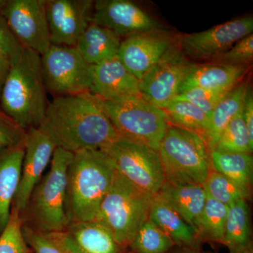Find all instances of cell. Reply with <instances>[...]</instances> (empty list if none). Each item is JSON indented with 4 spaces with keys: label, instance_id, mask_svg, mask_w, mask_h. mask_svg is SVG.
<instances>
[{
    "label": "cell",
    "instance_id": "6da1fadb",
    "mask_svg": "<svg viewBox=\"0 0 253 253\" xmlns=\"http://www.w3.org/2000/svg\"><path fill=\"white\" fill-rule=\"evenodd\" d=\"M38 128L56 148L73 154L104 149L119 137L99 98L89 91L56 96L48 103Z\"/></svg>",
    "mask_w": 253,
    "mask_h": 253
},
{
    "label": "cell",
    "instance_id": "7a4b0ae2",
    "mask_svg": "<svg viewBox=\"0 0 253 253\" xmlns=\"http://www.w3.org/2000/svg\"><path fill=\"white\" fill-rule=\"evenodd\" d=\"M116 172L112 159L102 150L73 154L66 172L64 207L68 224L94 220Z\"/></svg>",
    "mask_w": 253,
    "mask_h": 253
},
{
    "label": "cell",
    "instance_id": "3957f363",
    "mask_svg": "<svg viewBox=\"0 0 253 253\" xmlns=\"http://www.w3.org/2000/svg\"><path fill=\"white\" fill-rule=\"evenodd\" d=\"M41 68V56L24 48L11 66L1 94L2 113L23 130L38 127L48 103Z\"/></svg>",
    "mask_w": 253,
    "mask_h": 253
},
{
    "label": "cell",
    "instance_id": "277c9868",
    "mask_svg": "<svg viewBox=\"0 0 253 253\" xmlns=\"http://www.w3.org/2000/svg\"><path fill=\"white\" fill-rule=\"evenodd\" d=\"M73 153L56 148L49 172L41 178L19 212L23 227L42 234L61 232L68 223L65 212L66 172Z\"/></svg>",
    "mask_w": 253,
    "mask_h": 253
},
{
    "label": "cell",
    "instance_id": "5b68a950",
    "mask_svg": "<svg viewBox=\"0 0 253 253\" xmlns=\"http://www.w3.org/2000/svg\"><path fill=\"white\" fill-rule=\"evenodd\" d=\"M166 181L203 185L212 169L211 150L202 136L168 124L158 149Z\"/></svg>",
    "mask_w": 253,
    "mask_h": 253
},
{
    "label": "cell",
    "instance_id": "8992f818",
    "mask_svg": "<svg viewBox=\"0 0 253 253\" xmlns=\"http://www.w3.org/2000/svg\"><path fill=\"white\" fill-rule=\"evenodd\" d=\"M151 199L117 171L94 220L104 225L120 246L127 249L149 219Z\"/></svg>",
    "mask_w": 253,
    "mask_h": 253
},
{
    "label": "cell",
    "instance_id": "52a82bcc",
    "mask_svg": "<svg viewBox=\"0 0 253 253\" xmlns=\"http://www.w3.org/2000/svg\"><path fill=\"white\" fill-rule=\"evenodd\" d=\"M99 100L119 137L158 151L169 124L163 109L150 104L141 95Z\"/></svg>",
    "mask_w": 253,
    "mask_h": 253
},
{
    "label": "cell",
    "instance_id": "ba28073f",
    "mask_svg": "<svg viewBox=\"0 0 253 253\" xmlns=\"http://www.w3.org/2000/svg\"><path fill=\"white\" fill-rule=\"evenodd\" d=\"M101 150L132 185L151 198L158 194L166 178L158 151L121 137Z\"/></svg>",
    "mask_w": 253,
    "mask_h": 253
},
{
    "label": "cell",
    "instance_id": "9c48e42d",
    "mask_svg": "<svg viewBox=\"0 0 253 253\" xmlns=\"http://www.w3.org/2000/svg\"><path fill=\"white\" fill-rule=\"evenodd\" d=\"M41 68L46 90L56 96L89 91L92 66L75 46L51 44L41 55Z\"/></svg>",
    "mask_w": 253,
    "mask_h": 253
},
{
    "label": "cell",
    "instance_id": "30bf717a",
    "mask_svg": "<svg viewBox=\"0 0 253 253\" xmlns=\"http://www.w3.org/2000/svg\"><path fill=\"white\" fill-rule=\"evenodd\" d=\"M46 0H6L0 10L23 48L42 55L51 46Z\"/></svg>",
    "mask_w": 253,
    "mask_h": 253
},
{
    "label": "cell",
    "instance_id": "8fae6325",
    "mask_svg": "<svg viewBox=\"0 0 253 253\" xmlns=\"http://www.w3.org/2000/svg\"><path fill=\"white\" fill-rule=\"evenodd\" d=\"M194 64L179 46H173L141 80V96L150 104L164 109L179 94L181 83Z\"/></svg>",
    "mask_w": 253,
    "mask_h": 253
},
{
    "label": "cell",
    "instance_id": "7c38bea8",
    "mask_svg": "<svg viewBox=\"0 0 253 253\" xmlns=\"http://www.w3.org/2000/svg\"><path fill=\"white\" fill-rule=\"evenodd\" d=\"M253 31V16H244L206 31L184 35L178 46L188 57L211 61L230 49L240 40L252 34Z\"/></svg>",
    "mask_w": 253,
    "mask_h": 253
},
{
    "label": "cell",
    "instance_id": "4fadbf2b",
    "mask_svg": "<svg viewBox=\"0 0 253 253\" xmlns=\"http://www.w3.org/2000/svg\"><path fill=\"white\" fill-rule=\"evenodd\" d=\"M92 0H46L51 44L76 46L92 22Z\"/></svg>",
    "mask_w": 253,
    "mask_h": 253
},
{
    "label": "cell",
    "instance_id": "5bb4252c",
    "mask_svg": "<svg viewBox=\"0 0 253 253\" xmlns=\"http://www.w3.org/2000/svg\"><path fill=\"white\" fill-rule=\"evenodd\" d=\"M92 22L111 30L121 38L162 31L164 28L137 4L128 0L95 1Z\"/></svg>",
    "mask_w": 253,
    "mask_h": 253
},
{
    "label": "cell",
    "instance_id": "9a60e30c",
    "mask_svg": "<svg viewBox=\"0 0 253 253\" xmlns=\"http://www.w3.org/2000/svg\"><path fill=\"white\" fill-rule=\"evenodd\" d=\"M176 45L166 31L138 33L121 41L118 59L139 81L163 56Z\"/></svg>",
    "mask_w": 253,
    "mask_h": 253
},
{
    "label": "cell",
    "instance_id": "2e32d148",
    "mask_svg": "<svg viewBox=\"0 0 253 253\" xmlns=\"http://www.w3.org/2000/svg\"><path fill=\"white\" fill-rule=\"evenodd\" d=\"M24 146L21 178L11 206L19 212L26 206L32 191L42 177L56 149L49 136L38 127L26 130Z\"/></svg>",
    "mask_w": 253,
    "mask_h": 253
},
{
    "label": "cell",
    "instance_id": "e0dca14e",
    "mask_svg": "<svg viewBox=\"0 0 253 253\" xmlns=\"http://www.w3.org/2000/svg\"><path fill=\"white\" fill-rule=\"evenodd\" d=\"M51 234L70 253H127L96 220L71 223L61 232Z\"/></svg>",
    "mask_w": 253,
    "mask_h": 253
},
{
    "label": "cell",
    "instance_id": "ac0fdd59",
    "mask_svg": "<svg viewBox=\"0 0 253 253\" xmlns=\"http://www.w3.org/2000/svg\"><path fill=\"white\" fill-rule=\"evenodd\" d=\"M89 92L103 100L141 95L140 81L116 57L92 66Z\"/></svg>",
    "mask_w": 253,
    "mask_h": 253
},
{
    "label": "cell",
    "instance_id": "d6986e66",
    "mask_svg": "<svg viewBox=\"0 0 253 253\" xmlns=\"http://www.w3.org/2000/svg\"><path fill=\"white\" fill-rule=\"evenodd\" d=\"M248 66L208 63L194 64L181 83L179 94L193 88L229 91L239 84L247 73Z\"/></svg>",
    "mask_w": 253,
    "mask_h": 253
},
{
    "label": "cell",
    "instance_id": "ffe728a7",
    "mask_svg": "<svg viewBox=\"0 0 253 253\" xmlns=\"http://www.w3.org/2000/svg\"><path fill=\"white\" fill-rule=\"evenodd\" d=\"M24 140L0 151V236L7 225L21 178Z\"/></svg>",
    "mask_w": 253,
    "mask_h": 253
},
{
    "label": "cell",
    "instance_id": "44dd1931",
    "mask_svg": "<svg viewBox=\"0 0 253 253\" xmlns=\"http://www.w3.org/2000/svg\"><path fill=\"white\" fill-rule=\"evenodd\" d=\"M149 219L172 240L175 246H201V241L194 228L158 194L151 198Z\"/></svg>",
    "mask_w": 253,
    "mask_h": 253
},
{
    "label": "cell",
    "instance_id": "7402d4cb",
    "mask_svg": "<svg viewBox=\"0 0 253 253\" xmlns=\"http://www.w3.org/2000/svg\"><path fill=\"white\" fill-rule=\"evenodd\" d=\"M158 195L172 206L196 232L207 200L203 185L173 184L165 181Z\"/></svg>",
    "mask_w": 253,
    "mask_h": 253
},
{
    "label": "cell",
    "instance_id": "603a6c76",
    "mask_svg": "<svg viewBox=\"0 0 253 253\" xmlns=\"http://www.w3.org/2000/svg\"><path fill=\"white\" fill-rule=\"evenodd\" d=\"M121 41L111 30L91 22L75 47L88 64L96 66L117 57Z\"/></svg>",
    "mask_w": 253,
    "mask_h": 253
},
{
    "label": "cell",
    "instance_id": "cb8c5ba5",
    "mask_svg": "<svg viewBox=\"0 0 253 253\" xmlns=\"http://www.w3.org/2000/svg\"><path fill=\"white\" fill-rule=\"evenodd\" d=\"M247 86L246 83H239L228 91L213 109L210 119L209 132L206 139L211 151L215 148L219 136L224 128L233 118L242 111Z\"/></svg>",
    "mask_w": 253,
    "mask_h": 253
},
{
    "label": "cell",
    "instance_id": "d4e9b609",
    "mask_svg": "<svg viewBox=\"0 0 253 253\" xmlns=\"http://www.w3.org/2000/svg\"><path fill=\"white\" fill-rule=\"evenodd\" d=\"M224 245L229 249L230 253H239L253 249L250 210L247 201H240L229 206Z\"/></svg>",
    "mask_w": 253,
    "mask_h": 253
},
{
    "label": "cell",
    "instance_id": "484cf974",
    "mask_svg": "<svg viewBox=\"0 0 253 253\" xmlns=\"http://www.w3.org/2000/svg\"><path fill=\"white\" fill-rule=\"evenodd\" d=\"M211 157L213 170L251 189L253 178L252 154L214 149L211 151Z\"/></svg>",
    "mask_w": 253,
    "mask_h": 253
},
{
    "label": "cell",
    "instance_id": "4316f807",
    "mask_svg": "<svg viewBox=\"0 0 253 253\" xmlns=\"http://www.w3.org/2000/svg\"><path fill=\"white\" fill-rule=\"evenodd\" d=\"M163 110L167 116L169 124L194 131L206 141L211 120L202 110L180 100H172Z\"/></svg>",
    "mask_w": 253,
    "mask_h": 253
},
{
    "label": "cell",
    "instance_id": "83f0119b",
    "mask_svg": "<svg viewBox=\"0 0 253 253\" xmlns=\"http://www.w3.org/2000/svg\"><path fill=\"white\" fill-rule=\"evenodd\" d=\"M228 211L229 206L207 196L196 230L201 243L214 242L224 245Z\"/></svg>",
    "mask_w": 253,
    "mask_h": 253
},
{
    "label": "cell",
    "instance_id": "f1b7e54d",
    "mask_svg": "<svg viewBox=\"0 0 253 253\" xmlns=\"http://www.w3.org/2000/svg\"><path fill=\"white\" fill-rule=\"evenodd\" d=\"M203 186L208 197L227 206L251 199V188L241 185L213 169L208 174Z\"/></svg>",
    "mask_w": 253,
    "mask_h": 253
},
{
    "label": "cell",
    "instance_id": "f546056e",
    "mask_svg": "<svg viewBox=\"0 0 253 253\" xmlns=\"http://www.w3.org/2000/svg\"><path fill=\"white\" fill-rule=\"evenodd\" d=\"M174 246L172 240L148 219L128 246L127 253H166Z\"/></svg>",
    "mask_w": 253,
    "mask_h": 253
},
{
    "label": "cell",
    "instance_id": "4dcf8cb0",
    "mask_svg": "<svg viewBox=\"0 0 253 253\" xmlns=\"http://www.w3.org/2000/svg\"><path fill=\"white\" fill-rule=\"evenodd\" d=\"M214 149L252 154L253 142L250 139L249 131L243 118L242 111L233 118L224 128Z\"/></svg>",
    "mask_w": 253,
    "mask_h": 253
},
{
    "label": "cell",
    "instance_id": "1f68e13d",
    "mask_svg": "<svg viewBox=\"0 0 253 253\" xmlns=\"http://www.w3.org/2000/svg\"><path fill=\"white\" fill-rule=\"evenodd\" d=\"M0 253H33L23 238L22 221L14 207H11L9 220L0 236Z\"/></svg>",
    "mask_w": 253,
    "mask_h": 253
},
{
    "label": "cell",
    "instance_id": "d6a6232c",
    "mask_svg": "<svg viewBox=\"0 0 253 253\" xmlns=\"http://www.w3.org/2000/svg\"><path fill=\"white\" fill-rule=\"evenodd\" d=\"M253 59V34L245 37L230 49L211 60V63L233 66H249Z\"/></svg>",
    "mask_w": 253,
    "mask_h": 253
},
{
    "label": "cell",
    "instance_id": "836d02e7",
    "mask_svg": "<svg viewBox=\"0 0 253 253\" xmlns=\"http://www.w3.org/2000/svg\"><path fill=\"white\" fill-rule=\"evenodd\" d=\"M227 92L208 90L202 88H193L178 94L173 100H180L191 103L202 110L211 119L213 109Z\"/></svg>",
    "mask_w": 253,
    "mask_h": 253
},
{
    "label": "cell",
    "instance_id": "e575fe53",
    "mask_svg": "<svg viewBox=\"0 0 253 253\" xmlns=\"http://www.w3.org/2000/svg\"><path fill=\"white\" fill-rule=\"evenodd\" d=\"M23 238L33 253H70L52 234H42L23 227Z\"/></svg>",
    "mask_w": 253,
    "mask_h": 253
},
{
    "label": "cell",
    "instance_id": "d590c367",
    "mask_svg": "<svg viewBox=\"0 0 253 253\" xmlns=\"http://www.w3.org/2000/svg\"><path fill=\"white\" fill-rule=\"evenodd\" d=\"M23 49L0 12V51L9 59L12 66L19 59Z\"/></svg>",
    "mask_w": 253,
    "mask_h": 253
},
{
    "label": "cell",
    "instance_id": "8d00e7d4",
    "mask_svg": "<svg viewBox=\"0 0 253 253\" xmlns=\"http://www.w3.org/2000/svg\"><path fill=\"white\" fill-rule=\"evenodd\" d=\"M25 136L26 130L0 111V151L22 142Z\"/></svg>",
    "mask_w": 253,
    "mask_h": 253
},
{
    "label": "cell",
    "instance_id": "74e56055",
    "mask_svg": "<svg viewBox=\"0 0 253 253\" xmlns=\"http://www.w3.org/2000/svg\"><path fill=\"white\" fill-rule=\"evenodd\" d=\"M242 116L249 131L250 139L253 142V94L252 89L249 85L246 89Z\"/></svg>",
    "mask_w": 253,
    "mask_h": 253
},
{
    "label": "cell",
    "instance_id": "f35d334b",
    "mask_svg": "<svg viewBox=\"0 0 253 253\" xmlns=\"http://www.w3.org/2000/svg\"><path fill=\"white\" fill-rule=\"evenodd\" d=\"M11 68L9 59L0 51V94Z\"/></svg>",
    "mask_w": 253,
    "mask_h": 253
},
{
    "label": "cell",
    "instance_id": "ab89813d",
    "mask_svg": "<svg viewBox=\"0 0 253 253\" xmlns=\"http://www.w3.org/2000/svg\"><path fill=\"white\" fill-rule=\"evenodd\" d=\"M166 253H207L201 249V246H175Z\"/></svg>",
    "mask_w": 253,
    "mask_h": 253
},
{
    "label": "cell",
    "instance_id": "60d3db41",
    "mask_svg": "<svg viewBox=\"0 0 253 253\" xmlns=\"http://www.w3.org/2000/svg\"><path fill=\"white\" fill-rule=\"evenodd\" d=\"M6 0H0V10L2 9L3 6L6 4Z\"/></svg>",
    "mask_w": 253,
    "mask_h": 253
},
{
    "label": "cell",
    "instance_id": "b9f144b4",
    "mask_svg": "<svg viewBox=\"0 0 253 253\" xmlns=\"http://www.w3.org/2000/svg\"><path fill=\"white\" fill-rule=\"evenodd\" d=\"M239 253H253V249L248 250V251H242V252H240Z\"/></svg>",
    "mask_w": 253,
    "mask_h": 253
}]
</instances>
